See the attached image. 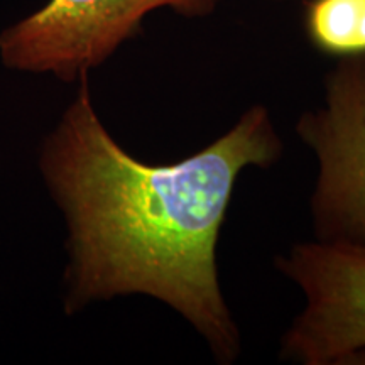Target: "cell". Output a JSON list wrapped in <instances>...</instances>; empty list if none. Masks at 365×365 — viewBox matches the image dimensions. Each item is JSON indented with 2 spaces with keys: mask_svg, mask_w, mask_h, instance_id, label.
<instances>
[{
  "mask_svg": "<svg viewBox=\"0 0 365 365\" xmlns=\"http://www.w3.org/2000/svg\"><path fill=\"white\" fill-rule=\"evenodd\" d=\"M39 149V173L66 225L65 309L145 294L175 308L218 359L234 360L239 331L223 301L217 242L237 178L281 153L271 117L252 107L193 156L148 164L102 124L86 76Z\"/></svg>",
  "mask_w": 365,
  "mask_h": 365,
  "instance_id": "6da1fadb",
  "label": "cell"
},
{
  "mask_svg": "<svg viewBox=\"0 0 365 365\" xmlns=\"http://www.w3.org/2000/svg\"><path fill=\"white\" fill-rule=\"evenodd\" d=\"M217 0H48L0 31V63L9 70L76 81L139 33L145 16L170 7L205 16Z\"/></svg>",
  "mask_w": 365,
  "mask_h": 365,
  "instance_id": "7a4b0ae2",
  "label": "cell"
},
{
  "mask_svg": "<svg viewBox=\"0 0 365 365\" xmlns=\"http://www.w3.org/2000/svg\"><path fill=\"white\" fill-rule=\"evenodd\" d=\"M298 134L319 161L318 240L365 245V54L340 58L327 76L325 107L299 118Z\"/></svg>",
  "mask_w": 365,
  "mask_h": 365,
  "instance_id": "3957f363",
  "label": "cell"
},
{
  "mask_svg": "<svg viewBox=\"0 0 365 365\" xmlns=\"http://www.w3.org/2000/svg\"><path fill=\"white\" fill-rule=\"evenodd\" d=\"M281 269L307 296V308L282 341V354L307 365L352 362L365 354V245H298Z\"/></svg>",
  "mask_w": 365,
  "mask_h": 365,
  "instance_id": "277c9868",
  "label": "cell"
},
{
  "mask_svg": "<svg viewBox=\"0 0 365 365\" xmlns=\"http://www.w3.org/2000/svg\"><path fill=\"white\" fill-rule=\"evenodd\" d=\"M304 29L314 48L330 56L365 54V0H309Z\"/></svg>",
  "mask_w": 365,
  "mask_h": 365,
  "instance_id": "5b68a950",
  "label": "cell"
}]
</instances>
